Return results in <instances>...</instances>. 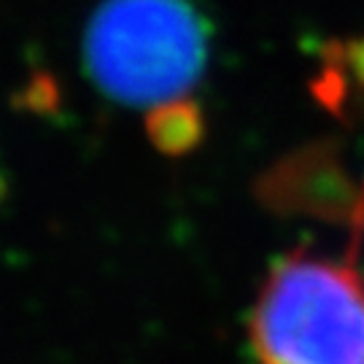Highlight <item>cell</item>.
Returning a JSON list of instances; mask_svg holds the SVG:
<instances>
[{"mask_svg":"<svg viewBox=\"0 0 364 364\" xmlns=\"http://www.w3.org/2000/svg\"><path fill=\"white\" fill-rule=\"evenodd\" d=\"M208 46V22L189 0H105L84 36V65L111 100L156 108L186 97Z\"/></svg>","mask_w":364,"mask_h":364,"instance_id":"cell-1","label":"cell"},{"mask_svg":"<svg viewBox=\"0 0 364 364\" xmlns=\"http://www.w3.org/2000/svg\"><path fill=\"white\" fill-rule=\"evenodd\" d=\"M262 364H364V281L351 262L291 254L251 313Z\"/></svg>","mask_w":364,"mask_h":364,"instance_id":"cell-2","label":"cell"},{"mask_svg":"<svg viewBox=\"0 0 364 364\" xmlns=\"http://www.w3.org/2000/svg\"><path fill=\"white\" fill-rule=\"evenodd\" d=\"M262 192L273 205L346 221L356 232L364 227V183L348 173L332 144L287 156L264 176Z\"/></svg>","mask_w":364,"mask_h":364,"instance_id":"cell-3","label":"cell"},{"mask_svg":"<svg viewBox=\"0 0 364 364\" xmlns=\"http://www.w3.org/2000/svg\"><path fill=\"white\" fill-rule=\"evenodd\" d=\"M149 138L165 154H186L203 141V111L192 100L156 105L149 114Z\"/></svg>","mask_w":364,"mask_h":364,"instance_id":"cell-4","label":"cell"}]
</instances>
